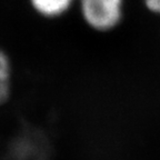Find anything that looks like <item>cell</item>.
<instances>
[{
    "label": "cell",
    "mask_w": 160,
    "mask_h": 160,
    "mask_svg": "<svg viewBox=\"0 0 160 160\" xmlns=\"http://www.w3.org/2000/svg\"><path fill=\"white\" fill-rule=\"evenodd\" d=\"M145 5L150 11L160 13V0H145Z\"/></svg>",
    "instance_id": "4"
},
{
    "label": "cell",
    "mask_w": 160,
    "mask_h": 160,
    "mask_svg": "<svg viewBox=\"0 0 160 160\" xmlns=\"http://www.w3.org/2000/svg\"><path fill=\"white\" fill-rule=\"evenodd\" d=\"M12 91V62L5 49L0 47V107L9 101Z\"/></svg>",
    "instance_id": "3"
},
{
    "label": "cell",
    "mask_w": 160,
    "mask_h": 160,
    "mask_svg": "<svg viewBox=\"0 0 160 160\" xmlns=\"http://www.w3.org/2000/svg\"><path fill=\"white\" fill-rule=\"evenodd\" d=\"M78 0H29L33 12L43 19L62 18L75 7Z\"/></svg>",
    "instance_id": "2"
},
{
    "label": "cell",
    "mask_w": 160,
    "mask_h": 160,
    "mask_svg": "<svg viewBox=\"0 0 160 160\" xmlns=\"http://www.w3.org/2000/svg\"><path fill=\"white\" fill-rule=\"evenodd\" d=\"M77 3L83 23L95 32H109L122 20L123 0H78Z\"/></svg>",
    "instance_id": "1"
}]
</instances>
